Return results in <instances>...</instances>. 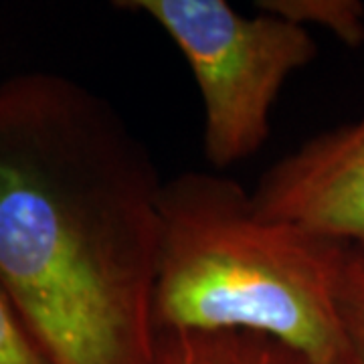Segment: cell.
Instances as JSON below:
<instances>
[{"label": "cell", "instance_id": "cell-1", "mask_svg": "<svg viewBox=\"0 0 364 364\" xmlns=\"http://www.w3.org/2000/svg\"><path fill=\"white\" fill-rule=\"evenodd\" d=\"M162 184L95 91L0 81V289L53 364H154Z\"/></svg>", "mask_w": 364, "mask_h": 364}, {"label": "cell", "instance_id": "cell-2", "mask_svg": "<svg viewBox=\"0 0 364 364\" xmlns=\"http://www.w3.org/2000/svg\"><path fill=\"white\" fill-rule=\"evenodd\" d=\"M348 245L263 215L219 170L162 184L154 324L158 332H245L310 364H350L340 316Z\"/></svg>", "mask_w": 364, "mask_h": 364}, {"label": "cell", "instance_id": "cell-3", "mask_svg": "<svg viewBox=\"0 0 364 364\" xmlns=\"http://www.w3.org/2000/svg\"><path fill=\"white\" fill-rule=\"evenodd\" d=\"M154 21L191 67L203 102V150L213 170L243 162L269 140L286 81L318 47L308 28L279 16H245L227 0H122Z\"/></svg>", "mask_w": 364, "mask_h": 364}, {"label": "cell", "instance_id": "cell-4", "mask_svg": "<svg viewBox=\"0 0 364 364\" xmlns=\"http://www.w3.org/2000/svg\"><path fill=\"white\" fill-rule=\"evenodd\" d=\"M251 193L263 215L364 251V116L287 152Z\"/></svg>", "mask_w": 364, "mask_h": 364}, {"label": "cell", "instance_id": "cell-5", "mask_svg": "<svg viewBox=\"0 0 364 364\" xmlns=\"http://www.w3.org/2000/svg\"><path fill=\"white\" fill-rule=\"evenodd\" d=\"M154 364H310L298 352L245 332H158Z\"/></svg>", "mask_w": 364, "mask_h": 364}, {"label": "cell", "instance_id": "cell-6", "mask_svg": "<svg viewBox=\"0 0 364 364\" xmlns=\"http://www.w3.org/2000/svg\"><path fill=\"white\" fill-rule=\"evenodd\" d=\"M257 11L301 28H326L348 47L364 41V4L358 0H257Z\"/></svg>", "mask_w": 364, "mask_h": 364}, {"label": "cell", "instance_id": "cell-7", "mask_svg": "<svg viewBox=\"0 0 364 364\" xmlns=\"http://www.w3.org/2000/svg\"><path fill=\"white\" fill-rule=\"evenodd\" d=\"M340 316L350 364H364V251L350 245L340 279Z\"/></svg>", "mask_w": 364, "mask_h": 364}, {"label": "cell", "instance_id": "cell-8", "mask_svg": "<svg viewBox=\"0 0 364 364\" xmlns=\"http://www.w3.org/2000/svg\"><path fill=\"white\" fill-rule=\"evenodd\" d=\"M0 364H53L0 289Z\"/></svg>", "mask_w": 364, "mask_h": 364}]
</instances>
